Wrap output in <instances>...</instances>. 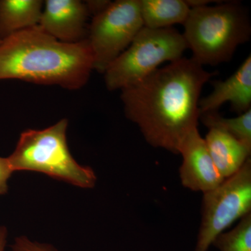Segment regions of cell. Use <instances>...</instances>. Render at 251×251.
<instances>
[{
    "label": "cell",
    "instance_id": "1",
    "mask_svg": "<svg viewBox=\"0 0 251 251\" xmlns=\"http://www.w3.org/2000/svg\"><path fill=\"white\" fill-rule=\"evenodd\" d=\"M214 75L193 58L170 62L121 90L126 117L149 145L179 154L185 138L198 128L201 92Z\"/></svg>",
    "mask_w": 251,
    "mask_h": 251
},
{
    "label": "cell",
    "instance_id": "2",
    "mask_svg": "<svg viewBox=\"0 0 251 251\" xmlns=\"http://www.w3.org/2000/svg\"><path fill=\"white\" fill-rule=\"evenodd\" d=\"M94 70L87 39L69 44L46 34L39 25L23 29L0 43V80L80 90Z\"/></svg>",
    "mask_w": 251,
    "mask_h": 251
},
{
    "label": "cell",
    "instance_id": "3",
    "mask_svg": "<svg viewBox=\"0 0 251 251\" xmlns=\"http://www.w3.org/2000/svg\"><path fill=\"white\" fill-rule=\"evenodd\" d=\"M184 27L192 58L202 66L228 62L251 34L248 10L237 1L191 8Z\"/></svg>",
    "mask_w": 251,
    "mask_h": 251
},
{
    "label": "cell",
    "instance_id": "4",
    "mask_svg": "<svg viewBox=\"0 0 251 251\" xmlns=\"http://www.w3.org/2000/svg\"><path fill=\"white\" fill-rule=\"evenodd\" d=\"M68 125L67 119H62L45 129L23 131L7 157L13 172H38L79 187H94L97 176L93 170L79 164L69 151Z\"/></svg>",
    "mask_w": 251,
    "mask_h": 251
},
{
    "label": "cell",
    "instance_id": "5",
    "mask_svg": "<svg viewBox=\"0 0 251 251\" xmlns=\"http://www.w3.org/2000/svg\"><path fill=\"white\" fill-rule=\"evenodd\" d=\"M186 49L184 36L175 28L153 29L144 27L104 72L105 86L108 90L115 91L135 85L163 63L183 57Z\"/></svg>",
    "mask_w": 251,
    "mask_h": 251
},
{
    "label": "cell",
    "instance_id": "6",
    "mask_svg": "<svg viewBox=\"0 0 251 251\" xmlns=\"http://www.w3.org/2000/svg\"><path fill=\"white\" fill-rule=\"evenodd\" d=\"M202 219L194 251H207L220 234L251 213V160L218 187L203 193Z\"/></svg>",
    "mask_w": 251,
    "mask_h": 251
},
{
    "label": "cell",
    "instance_id": "7",
    "mask_svg": "<svg viewBox=\"0 0 251 251\" xmlns=\"http://www.w3.org/2000/svg\"><path fill=\"white\" fill-rule=\"evenodd\" d=\"M144 27L139 0H117L94 15L87 40L94 70L104 74Z\"/></svg>",
    "mask_w": 251,
    "mask_h": 251
},
{
    "label": "cell",
    "instance_id": "8",
    "mask_svg": "<svg viewBox=\"0 0 251 251\" xmlns=\"http://www.w3.org/2000/svg\"><path fill=\"white\" fill-rule=\"evenodd\" d=\"M179 154L183 158L179 168L180 179L185 188L204 193L218 187L224 181L198 128L185 138L180 145Z\"/></svg>",
    "mask_w": 251,
    "mask_h": 251
},
{
    "label": "cell",
    "instance_id": "9",
    "mask_svg": "<svg viewBox=\"0 0 251 251\" xmlns=\"http://www.w3.org/2000/svg\"><path fill=\"white\" fill-rule=\"evenodd\" d=\"M89 15L86 3L80 0H46L38 25L57 40L74 44L85 39Z\"/></svg>",
    "mask_w": 251,
    "mask_h": 251
},
{
    "label": "cell",
    "instance_id": "10",
    "mask_svg": "<svg viewBox=\"0 0 251 251\" xmlns=\"http://www.w3.org/2000/svg\"><path fill=\"white\" fill-rule=\"evenodd\" d=\"M211 94L200 99L202 112L219 111L221 105L229 102L233 112L239 115L251 109V55L249 54L237 71L225 80L212 82Z\"/></svg>",
    "mask_w": 251,
    "mask_h": 251
},
{
    "label": "cell",
    "instance_id": "11",
    "mask_svg": "<svg viewBox=\"0 0 251 251\" xmlns=\"http://www.w3.org/2000/svg\"><path fill=\"white\" fill-rule=\"evenodd\" d=\"M204 140L216 168L225 179L237 173L251 158V147L225 132L209 129Z\"/></svg>",
    "mask_w": 251,
    "mask_h": 251
},
{
    "label": "cell",
    "instance_id": "12",
    "mask_svg": "<svg viewBox=\"0 0 251 251\" xmlns=\"http://www.w3.org/2000/svg\"><path fill=\"white\" fill-rule=\"evenodd\" d=\"M44 1L0 0V40L39 25Z\"/></svg>",
    "mask_w": 251,
    "mask_h": 251
},
{
    "label": "cell",
    "instance_id": "13",
    "mask_svg": "<svg viewBox=\"0 0 251 251\" xmlns=\"http://www.w3.org/2000/svg\"><path fill=\"white\" fill-rule=\"evenodd\" d=\"M144 27L158 29L184 25L191 8L184 0H139Z\"/></svg>",
    "mask_w": 251,
    "mask_h": 251
},
{
    "label": "cell",
    "instance_id": "14",
    "mask_svg": "<svg viewBox=\"0 0 251 251\" xmlns=\"http://www.w3.org/2000/svg\"><path fill=\"white\" fill-rule=\"evenodd\" d=\"M200 120L209 129L225 132L251 148V109L233 118L221 116L219 111L202 112Z\"/></svg>",
    "mask_w": 251,
    "mask_h": 251
},
{
    "label": "cell",
    "instance_id": "15",
    "mask_svg": "<svg viewBox=\"0 0 251 251\" xmlns=\"http://www.w3.org/2000/svg\"><path fill=\"white\" fill-rule=\"evenodd\" d=\"M212 245L220 251H251V213L232 230L220 234Z\"/></svg>",
    "mask_w": 251,
    "mask_h": 251
},
{
    "label": "cell",
    "instance_id": "16",
    "mask_svg": "<svg viewBox=\"0 0 251 251\" xmlns=\"http://www.w3.org/2000/svg\"><path fill=\"white\" fill-rule=\"evenodd\" d=\"M11 249L12 251H57L51 246L31 242L25 237L16 238Z\"/></svg>",
    "mask_w": 251,
    "mask_h": 251
},
{
    "label": "cell",
    "instance_id": "17",
    "mask_svg": "<svg viewBox=\"0 0 251 251\" xmlns=\"http://www.w3.org/2000/svg\"><path fill=\"white\" fill-rule=\"evenodd\" d=\"M13 173L8 158L0 156V195L7 193L8 181Z\"/></svg>",
    "mask_w": 251,
    "mask_h": 251
},
{
    "label": "cell",
    "instance_id": "18",
    "mask_svg": "<svg viewBox=\"0 0 251 251\" xmlns=\"http://www.w3.org/2000/svg\"><path fill=\"white\" fill-rule=\"evenodd\" d=\"M110 2H111L110 1H86V5L90 14H92L94 16L103 11L110 4Z\"/></svg>",
    "mask_w": 251,
    "mask_h": 251
},
{
    "label": "cell",
    "instance_id": "19",
    "mask_svg": "<svg viewBox=\"0 0 251 251\" xmlns=\"http://www.w3.org/2000/svg\"><path fill=\"white\" fill-rule=\"evenodd\" d=\"M7 229L3 226H0V251H4L7 242Z\"/></svg>",
    "mask_w": 251,
    "mask_h": 251
},
{
    "label": "cell",
    "instance_id": "20",
    "mask_svg": "<svg viewBox=\"0 0 251 251\" xmlns=\"http://www.w3.org/2000/svg\"><path fill=\"white\" fill-rule=\"evenodd\" d=\"M1 40H0V43H1Z\"/></svg>",
    "mask_w": 251,
    "mask_h": 251
}]
</instances>
